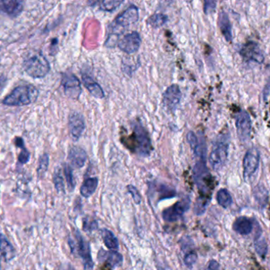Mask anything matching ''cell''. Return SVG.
I'll list each match as a JSON object with an SVG mask.
<instances>
[{
  "label": "cell",
  "instance_id": "31",
  "mask_svg": "<svg viewBox=\"0 0 270 270\" xmlns=\"http://www.w3.org/2000/svg\"><path fill=\"white\" fill-rule=\"evenodd\" d=\"M49 165V156L47 153L42 155L39 160V164H38L36 173H37L38 178H43L45 174L47 172Z\"/></svg>",
  "mask_w": 270,
  "mask_h": 270
},
{
  "label": "cell",
  "instance_id": "22",
  "mask_svg": "<svg viewBox=\"0 0 270 270\" xmlns=\"http://www.w3.org/2000/svg\"><path fill=\"white\" fill-rule=\"evenodd\" d=\"M218 24L225 39L228 42H230L233 38V33H232V25H231L230 19H229L227 12H225L224 11H220V13L219 14Z\"/></svg>",
  "mask_w": 270,
  "mask_h": 270
},
{
  "label": "cell",
  "instance_id": "19",
  "mask_svg": "<svg viewBox=\"0 0 270 270\" xmlns=\"http://www.w3.org/2000/svg\"><path fill=\"white\" fill-rule=\"evenodd\" d=\"M98 258L102 262H107L112 267H118L122 265L123 257L122 254H119L116 250H109L106 251L101 249L98 254Z\"/></svg>",
  "mask_w": 270,
  "mask_h": 270
},
{
  "label": "cell",
  "instance_id": "6",
  "mask_svg": "<svg viewBox=\"0 0 270 270\" xmlns=\"http://www.w3.org/2000/svg\"><path fill=\"white\" fill-rule=\"evenodd\" d=\"M193 176L202 196L209 197L212 188V176L206 166V160H198L193 168Z\"/></svg>",
  "mask_w": 270,
  "mask_h": 270
},
{
  "label": "cell",
  "instance_id": "12",
  "mask_svg": "<svg viewBox=\"0 0 270 270\" xmlns=\"http://www.w3.org/2000/svg\"><path fill=\"white\" fill-rule=\"evenodd\" d=\"M236 130L240 140L245 142L250 137L252 125L250 116L246 111L243 110L238 113L236 116Z\"/></svg>",
  "mask_w": 270,
  "mask_h": 270
},
{
  "label": "cell",
  "instance_id": "43",
  "mask_svg": "<svg viewBox=\"0 0 270 270\" xmlns=\"http://www.w3.org/2000/svg\"><path fill=\"white\" fill-rule=\"evenodd\" d=\"M70 270H74V268H70Z\"/></svg>",
  "mask_w": 270,
  "mask_h": 270
},
{
  "label": "cell",
  "instance_id": "18",
  "mask_svg": "<svg viewBox=\"0 0 270 270\" xmlns=\"http://www.w3.org/2000/svg\"><path fill=\"white\" fill-rule=\"evenodd\" d=\"M0 8L11 18H16L23 11L24 3L19 0H4L0 1Z\"/></svg>",
  "mask_w": 270,
  "mask_h": 270
},
{
  "label": "cell",
  "instance_id": "3",
  "mask_svg": "<svg viewBox=\"0 0 270 270\" xmlns=\"http://www.w3.org/2000/svg\"><path fill=\"white\" fill-rule=\"evenodd\" d=\"M68 243L71 253L74 255L79 256L82 261L84 270H94V263L89 243L78 230H76L73 237L69 238Z\"/></svg>",
  "mask_w": 270,
  "mask_h": 270
},
{
  "label": "cell",
  "instance_id": "27",
  "mask_svg": "<svg viewBox=\"0 0 270 270\" xmlns=\"http://www.w3.org/2000/svg\"><path fill=\"white\" fill-rule=\"evenodd\" d=\"M168 21V15L163 13H154L147 19V24L151 27L160 28L165 25Z\"/></svg>",
  "mask_w": 270,
  "mask_h": 270
},
{
  "label": "cell",
  "instance_id": "21",
  "mask_svg": "<svg viewBox=\"0 0 270 270\" xmlns=\"http://www.w3.org/2000/svg\"><path fill=\"white\" fill-rule=\"evenodd\" d=\"M82 83L85 85V88L94 98L101 99L105 98V91L103 90L99 84H98L92 77L88 76L87 74H83Z\"/></svg>",
  "mask_w": 270,
  "mask_h": 270
},
{
  "label": "cell",
  "instance_id": "9",
  "mask_svg": "<svg viewBox=\"0 0 270 270\" xmlns=\"http://www.w3.org/2000/svg\"><path fill=\"white\" fill-rule=\"evenodd\" d=\"M190 206H191L190 198H184L182 201L165 209L162 213L163 219L169 223L178 221V219L184 216V213L190 209Z\"/></svg>",
  "mask_w": 270,
  "mask_h": 270
},
{
  "label": "cell",
  "instance_id": "15",
  "mask_svg": "<svg viewBox=\"0 0 270 270\" xmlns=\"http://www.w3.org/2000/svg\"><path fill=\"white\" fill-rule=\"evenodd\" d=\"M187 140L198 160H206V144L203 136L198 137L194 132L190 131L187 135Z\"/></svg>",
  "mask_w": 270,
  "mask_h": 270
},
{
  "label": "cell",
  "instance_id": "37",
  "mask_svg": "<svg viewBox=\"0 0 270 270\" xmlns=\"http://www.w3.org/2000/svg\"><path fill=\"white\" fill-rule=\"evenodd\" d=\"M197 260H198V255L196 253L190 252L184 257V263L187 266L191 268L193 265H195Z\"/></svg>",
  "mask_w": 270,
  "mask_h": 270
},
{
  "label": "cell",
  "instance_id": "24",
  "mask_svg": "<svg viewBox=\"0 0 270 270\" xmlns=\"http://www.w3.org/2000/svg\"><path fill=\"white\" fill-rule=\"evenodd\" d=\"M99 180L98 178H88L83 181L82 185L80 188L81 196L85 198H88L92 196L98 189Z\"/></svg>",
  "mask_w": 270,
  "mask_h": 270
},
{
  "label": "cell",
  "instance_id": "34",
  "mask_svg": "<svg viewBox=\"0 0 270 270\" xmlns=\"http://www.w3.org/2000/svg\"><path fill=\"white\" fill-rule=\"evenodd\" d=\"M123 1H117V0H105V1H102L100 5V8L102 11H115L116 8H119L121 4H123Z\"/></svg>",
  "mask_w": 270,
  "mask_h": 270
},
{
  "label": "cell",
  "instance_id": "38",
  "mask_svg": "<svg viewBox=\"0 0 270 270\" xmlns=\"http://www.w3.org/2000/svg\"><path fill=\"white\" fill-rule=\"evenodd\" d=\"M119 35L115 34V33H110L106 42H105V46L108 48L115 47L116 45L118 46V43L119 42Z\"/></svg>",
  "mask_w": 270,
  "mask_h": 270
},
{
  "label": "cell",
  "instance_id": "4",
  "mask_svg": "<svg viewBox=\"0 0 270 270\" xmlns=\"http://www.w3.org/2000/svg\"><path fill=\"white\" fill-rule=\"evenodd\" d=\"M229 133L220 134L213 143V148L209 155V163L214 171H219L227 161L229 149Z\"/></svg>",
  "mask_w": 270,
  "mask_h": 270
},
{
  "label": "cell",
  "instance_id": "16",
  "mask_svg": "<svg viewBox=\"0 0 270 270\" xmlns=\"http://www.w3.org/2000/svg\"><path fill=\"white\" fill-rule=\"evenodd\" d=\"M240 54L247 61H254L258 64H261L264 61V54L259 46L255 42H250L244 45Z\"/></svg>",
  "mask_w": 270,
  "mask_h": 270
},
{
  "label": "cell",
  "instance_id": "32",
  "mask_svg": "<svg viewBox=\"0 0 270 270\" xmlns=\"http://www.w3.org/2000/svg\"><path fill=\"white\" fill-rule=\"evenodd\" d=\"M63 172L65 175L66 181H67V186L70 192L74 190L75 188V181H74V174H73L72 167L69 164H64L63 166Z\"/></svg>",
  "mask_w": 270,
  "mask_h": 270
},
{
  "label": "cell",
  "instance_id": "25",
  "mask_svg": "<svg viewBox=\"0 0 270 270\" xmlns=\"http://www.w3.org/2000/svg\"><path fill=\"white\" fill-rule=\"evenodd\" d=\"M101 236H102L105 246L109 250H116L119 249V241H118L117 237L114 235L112 230H108V229H103L102 232H101Z\"/></svg>",
  "mask_w": 270,
  "mask_h": 270
},
{
  "label": "cell",
  "instance_id": "8",
  "mask_svg": "<svg viewBox=\"0 0 270 270\" xmlns=\"http://www.w3.org/2000/svg\"><path fill=\"white\" fill-rule=\"evenodd\" d=\"M62 86L66 96L70 99H78L82 89L81 82L75 74L71 73H65L62 76Z\"/></svg>",
  "mask_w": 270,
  "mask_h": 270
},
{
  "label": "cell",
  "instance_id": "35",
  "mask_svg": "<svg viewBox=\"0 0 270 270\" xmlns=\"http://www.w3.org/2000/svg\"><path fill=\"white\" fill-rule=\"evenodd\" d=\"M254 195H255L256 199L258 200L260 204L264 205L265 201H267V196H268V192L265 190V188L263 187L257 186L255 190H254Z\"/></svg>",
  "mask_w": 270,
  "mask_h": 270
},
{
  "label": "cell",
  "instance_id": "20",
  "mask_svg": "<svg viewBox=\"0 0 270 270\" xmlns=\"http://www.w3.org/2000/svg\"><path fill=\"white\" fill-rule=\"evenodd\" d=\"M0 254L7 262L12 261L17 255L16 250L4 235L0 234Z\"/></svg>",
  "mask_w": 270,
  "mask_h": 270
},
{
  "label": "cell",
  "instance_id": "17",
  "mask_svg": "<svg viewBox=\"0 0 270 270\" xmlns=\"http://www.w3.org/2000/svg\"><path fill=\"white\" fill-rule=\"evenodd\" d=\"M68 160L70 162V167L73 168L80 169L84 167L87 160V154L85 150L81 147H71L69 150Z\"/></svg>",
  "mask_w": 270,
  "mask_h": 270
},
{
  "label": "cell",
  "instance_id": "11",
  "mask_svg": "<svg viewBox=\"0 0 270 270\" xmlns=\"http://www.w3.org/2000/svg\"><path fill=\"white\" fill-rule=\"evenodd\" d=\"M69 132L74 141H78L85 129V118L78 112H72L69 117Z\"/></svg>",
  "mask_w": 270,
  "mask_h": 270
},
{
  "label": "cell",
  "instance_id": "40",
  "mask_svg": "<svg viewBox=\"0 0 270 270\" xmlns=\"http://www.w3.org/2000/svg\"><path fill=\"white\" fill-rule=\"evenodd\" d=\"M204 270H220V265L217 261L215 260H211L209 263H208L207 266L204 268Z\"/></svg>",
  "mask_w": 270,
  "mask_h": 270
},
{
  "label": "cell",
  "instance_id": "42",
  "mask_svg": "<svg viewBox=\"0 0 270 270\" xmlns=\"http://www.w3.org/2000/svg\"><path fill=\"white\" fill-rule=\"evenodd\" d=\"M0 270H1V260H0Z\"/></svg>",
  "mask_w": 270,
  "mask_h": 270
},
{
  "label": "cell",
  "instance_id": "23",
  "mask_svg": "<svg viewBox=\"0 0 270 270\" xmlns=\"http://www.w3.org/2000/svg\"><path fill=\"white\" fill-rule=\"evenodd\" d=\"M252 228V220L246 216H240L237 218L233 223V229L235 232L240 235L250 234Z\"/></svg>",
  "mask_w": 270,
  "mask_h": 270
},
{
  "label": "cell",
  "instance_id": "41",
  "mask_svg": "<svg viewBox=\"0 0 270 270\" xmlns=\"http://www.w3.org/2000/svg\"><path fill=\"white\" fill-rule=\"evenodd\" d=\"M6 82H7V78L5 76H0V88L5 85Z\"/></svg>",
  "mask_w": 270,
  "mask_h": 270
},
{
  "label": "cell",
  "instance_id": "2",
  "mask_svg": "<svg viewBox=\"0 0 270 270\" xmlns=\"http://www.w3.org/2000/svg\"><path fill=\"white\" fill-rule=\"evenodd\" d=\"M39 91L32 84L18 86L8 96L3 100V104L8 106H23L36 102Z\"/></svg>",
  "mask_w": 270,
  "mask_h": 270
},
{
  "label": "cell",
  "instance_id": "13",
  "mask_svg": "<svg viewBox=\"0 0 270 270\" xmlns=\"http://www.w3.org/2000/svg\"><path fill=\"white\" fill-rule=\"evenodd\" d=\"M181 91L177 84H172L167 88L163 95V104L164 107L171 112H174L181 101Z\"/></svg>",
  "mask_w": 270,
  "mask_h": 270
},
{
  "label": "cell",
  "instance_id": "10",
  "mask_svg": "<svg viewBox=\"0 0 270 270\" xmlns=\"http://www.w3.org/2000/svg\"><path fill=\"white\" fill-rule=\"evenodd\" d=\"M259 161L260 153L258 149L253 147L247 150L243 160V175L245 179L254 175L258 170Z\"/></svg>",
  "mask_w": 270,
  "mask_h": 270
},
{
  "label": "cell",
  "instance_id": "14",
  "mask_svg": "<svg viewBox=\"0 0 270 270\" xmlns=\"http://www.w3.org/2000/svg\"><path fill=\"white\" fill-rule=\"evenodd\" d=\"M141 44L142 38L140 34L136 31H133L132 33L125 35L123 38L119 40L118 47L127 54H133L139 50Z\"/></svg>",
  "mask_w": 270,
  "mask_h": 270
},
{
  "label": "cell",
  "instance_id": "39",
  "mask_svg": "<svg viewBox=\"0 0 270 270\" xmlns=\"http://www.w3.org/2000/svg\"><path fill=\"white\" fill-rule=\"evenodd\" d=\"M216 2L215 1H205L204 3V12L205 14H210L216 9Z\"/></svg>",
  "mask_w": 270,
  "mask_h": 270
},
{
  "label": "cell",
  "instance_id": "1",
  "mask_svg": "<svg viewBox=\"0 0 270 270\" xmlns=\"http://www.w3.org/2000/svg\"><path fill=\"white\" fill-rule=\"evenodd\" d=\"M22 67L26 74L34 79L43 78L51 70L49 60L36 50H29L24 54Z\"/></svg>",
  "mask_w": 270,
  "mask_h": 270
},
{
  "label": "cell",
  "instance_id": "33",
  "mask_svg": "<svg viewBox=\"0 0 270 270\" xmlns=\"http://www.w3.org/2000/svg\"><path fill=\"white\" fill-rule=\"evenodd\" d=\"M53 182H54L55 188L59 194L65 192V185L63 181V176H62L61 170L60 168H56L53 174Z\"/></svg>",
  "mask_w": 270,
  "mask_h": 270
},
{
  "label": "cell",
  "instance_id": "5",
  "mask_svg": "<svg viewBox=\"0 0 270 270\" xmlns=\"http://www.w3.org/2000/svg\"><path fill=\"white\" fill-rule=\"evenodd\" d=\"M133 150L134 153L142 157H147L150 156L153 147L151 140L147 130L143 127L141 123H135L133 126Z\"/></svg>",
  "mask_w": 270,
  "mask_h": 270
},
{
  "label": "cell",
  "instance_id": "36",
  "mask_svg": "<svg viewBox=\"0 0 270 270\" xmlns=\"http://www.w3.org/2000/svg\"><path fill=\"white\" fill-rule=\"evenodd\" d=\"M128 192H130L132 198H133V202L137 205H140L142 202V196H141L140 192L138 190L136 187L133 186V185H127Z\"/></svg>",
  "mask_w": 270,
  "mask_h": 270
},
{
  "label": "cell",
  "instance_id": "30",
  "mask_svg": "<svg viewBox=\"0 0 270 270\" xmlns=\"http://www.w3.org/2000/svg\"><path fill=\"white\" fill-rule=\"evenodd\" d=\"M216 200H217L218 204L224 209H227L233 204V198L227 189H222L218 191L216 194Z\"/></svg>",
  "mask_w": 270,
  "mask_h": 270
},
{
  "label": "cell",
  "instance_id": "29",
  "mask_svg": "<svg viewBox=\"0 0 270 270\" xmlns=\"http://www.w3.org/2000/svg\"><path fill=\"white\" fill-rule=\"evenodd\" d=\"M210 199V197L208 196H201L197 199L194 207V212L197 216H202L205 213Z\"/></svg>",
  "mask_w": 270,
  "mask_h": 270
},
{
  "label": "cell",
  "instance_id": "26",
  "mask_svg": "<svg viewBox=\"0 0 270 270\" xmlns=\"http://www.w3.org/2000/svg\"><path fill=\"white\" fill-rule=\"evenodd\" d=\"M15 143L17 147L21 149L20 153L18 155V163L20 164H26L30 160V153L25 146V142L22 137H16L15 139Z\"/></svg>",
  "mask_w": 270,
  "mask_h": 270
},
{
  "label": "cell",
  "instance_id": "7",
  "mask_svg": "<svg viewBox=\"0 0 270 270\" xmlns=\"http://www.w3.org/2000/svg\"><path fill=\"white\" fill-rule=\"evenodd\" d=\"M139 19V8L134 5H131L126 10L121 12L111 25L113 29V33L119 35L126 28L130 26L132 24L137 22Z\"/></svg>",
  "mask_w": 270,
  "mask_h": 270
},
{
  "label": "cell",
  "instance_id": "28",
  "mask_svg": "<svg viewBox=\"0 0 270 270\" xmlns=\"http://www.w3.org/2000/svg\"><path fill=\"white\" fill-rule=\"evenodd\" d=\"M254 247H255L256 252L260 257L262 258L265 257L267 251H268V246H267L265 238L261 236V232L260 233L257 232L255 240H254Z\"/></svg>",
  "mask_w": 270,
  "mask_h": 270
}]
</instances>
